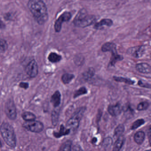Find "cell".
<instances>
[{
  "label": "cell",
  "instance_id": "1",
  "mask_svg": "<svg viewBox=\"0 0 151 151\" xmlns=\"http://www.w3.org/2000/svg\"><path fill=\"white\" fill-rule=\"evenodd\" d=\"M28 7L38 24H42L47 21L48 10L42 0H29Z\"/></svg>",
  "mask_w": 151,
  "mask_h": 151
},
{
  "label": "cell",
  "instance_id": "2",
  "mask_svg": "<svg viewBox=\"0 0 151 151\" xmlns=\"http://www.w3.org/2000/svg\"><path fill=\"white\" fill-rule=\"evenodd\" d=\"M0 132L5 143L11 148H15L17 139L13 127L9 123L3 122L0 127Z\"/></svg>",
  "mask_w": 151,
  "mask_h": 151
},
{
  "label": "cell",
  "instance_id": "3",
  "mask_svg": "<svg viewBox=\"0 0 151 151\" xmlns=\"http://www.w3.org/2000/svg\"><path fill=\"white\" fill-rule=\"evenodd\" d=\"M96 21V18L93 15H88L85 10L79 11L74 18L73 23L77 27H84L93 24Z\"/></svg>",
  "mask_w": 151,
  "mask_h": 151
},
{
  "label": "cell",
  "instance_id": "4",
  "mask_svg": "<svg viewBox=\"0 0 151 151\" xmlns=\"http://www.w3.org/2000/svg\"><path fill=\"white\" fill-rule=\"evenodd\" d=\"M86 111V108L82 107L75 111L73 116L68 120L66 123L67 129L70 131H74L79 127L80 121Z\"/></svg>",
  "mask_w": 151,
  "mask_h": 151
},
{
  "label": "cell",
  "instance_id": "5",
  "mask_svg": "<svg viewBox=\"0 0 151 151\" xmlns=\"http://www.w3.org/2000/svg\"><path fill=\"white\" fill-rule=\"evenodd\" d=\"M23 127L28 131L33 133H39L43 129V125L41 122L35 120L31 121L25 122Z\"/></svg>",
  "mask_w": 151,
  "mask_h": 151
},
{
  "label": "cell",
  "instance_id": "6",
  "mask_svg": "<svg viewBox=\"0 0 151 151\" xmlns=\"http://www.w3.org/2000/svg\"><path fill=\"white\" fill-rule=\"evenodd\" d=\"M4 111L7 117L10 119L14 120L17 118V111L13 101L9 100L5 104Z\"/></svg>",
  "mask_w": 151,
  "mask_h": 151
},
{
  "label": "cell",
  "instance_id": "7",
  "mask_svg": "<svg viewBox=\"0 0 151 151\" xmlns=\"http://www.w3.org/2000/svg\"><path fill=\"white\" fill-rule=\"evenodd\" d=\"M72 14L70 12H66L63 13L55 22V30L57 32H59L62 28V24L65 22H67L72 18Z\"/></svg>",
  "mask_w": 151,
  "mask_h": 151
},
{
  "label": "cell",
  "instance_id": "8",
  "mask_svg": "<svg viewBox=\"0 0 151 151\" xmlns=\"http://www.w3.org/2000/svg\"><path fill=\"white\" fill-rule=\"evenodd\" d=\"M25 71L30 77L32 78L35 77L38 73V66L37 63L35 60L31 61L26 67Z\"/></svg>",
  "mask_w": 151,
  "mask_h": 151
},
{
  "label": "cell",
  "instance_id": "9",
  "mask_svg": "<svg viewBox=\"0 0 151 151\" xmlns=\"http://www.w3.org/2000/svg\"><path fill=\"white\" fill-rule=\"evenodd\" d=\"M144 51V46H140L130 48L128 50L127 53L136 58H140L143 55Z\"/></svg>",
  "mask_w": 151,
  "mask_h": 151
},
{
  "label": "cell",
  "instance_id": "10",
  "mask_svg": "<svg viewBox=\"0 0 151 151\" xmlns=\"http://www.w3.org/2000/svg\"><path fill=\"white\" fill-rule=\"evenodd\" d=\"M122 108L121 105L119 104H117L115 105H110L108 106V111L111 116L115 117L118 116L121 113Z\"/></svg>",
  "mask_w": 151,
  "mask_h": 151
},
{
  "label": "cell",
  "instance_id": "11",
  "mask_svg": "<svg viewBox=\"0 0 151 151\" xmlns=\"http://www.w3.org/2000/svg\"><path fill=\"white\" fill-rule=\"evenodd\" d=\"M137 70L141 73L144 74L150 73L151 68L150 65L146 63H141L136 66Z\"/></svg>",
  "mask_w": 151,
  "mask_h": 151
},
{
  "label": "cell",
  "instance_id": "12",
  "mask_svg": "<svg viewBox=\"0 0 151 151\" xmlns=\"http://www.w3.org/2000/svg\"><path fill=\"white\" fill-rule=\"evenodd\" d=\"M113 24V22L110 19H103L100 22L96 23L94 26V28L99 30L103 28L104 26L111 27Z\"/></svg>",
  "mask_w": 151,
  "mask_h": 151
},
{
  "label": "cell",
  "instance_id": "13",
  "mask_svg": "<svg viewBox=\"0 0 151 151\" xmlns=\"http://www.w3.org/2000/svg\"><path fill=\"white\" fill-rule=\"evenodd\" d=\"M111 52V53L112 55L110 61V65L111 66H114L117 62L121 61L123 59V57L122 56L118 54L117 49L113 50Z\"/></svg>",
  "mask_w": 151,
  "mask_h": 151
},
{
  "label": "cell",
  "instance_id": "14",
  "mask_svg": "<svg viewBox=\"0 0 151 151\" xmlns=\"http://www.w3.org/2000/svg\"><path fill=\"white\" fill-rule=\"evenodd\" d=\"M61 102V94L59 91H57L52 95L51 98V102L55 107L59 105Z\"/></svg>",
  "mask_w": 151,
  "mask_h": 151
},
{
  "label": "cell",
  "instance_id": "15",
  "mask_svg": "<svg viewBox=\"0 0 151 151\" xmlns=\"http://www.w3.org/2000/svg\"><path fill=\"white\" fill-rule=\"evenodd\" d=\"M145 135L143 131H138L135 134L134 136V140L135 142L138 145H142L145 139Z\"/></svg>",
  "mask_w": 151,
  "mask_h": 151
},
{
  "label": "cell",
  "instance_id": "16",
  "mask_svg": "<svg viewBox=\"0 0 151 151\" xmlns=\"http://www.w3.org/2000/svg\"><path fill=\"white\" fill-rule=\"evenodd\" d=\"M124 137L122 135L119 137L113 145V151H120L124 144Z\"/></svg>",
  "mask_w": 151,
  "mask_h": 151
},
{
  "label": "cell",
  "instance_id": "17",
  "mask_svg": "<svg viewBox=\"0 0 151 151\" xmlns=\"http://www.w3.org/2000/svg\"><path fill=\"white\" fill-rule=\"evenodd\" d=\"M116 45L113 42H106L103 45L102 47V50L103 52H111L113 50L116 49Z\"/></svg>",
  "mask_w": 151,
  "mask_h": 151
},
{
  "label": "cell",
  "instance_id": "18",
  "mask_svg": "<svg viewBox=\"0 0 151 151\" xmlns=\"http://www.w3.org/2000/svg\"><path fill=\"white\" fill-rule=\"evenodd\" d=\"M72 145L71 141H66L60 146L58 151H72Z\"/></svg>",
  "mask_w": 151,
  "mask_h": 151
},
{
  "label": "cell",
  "instance_id": "19",
  "mask_svg": "<svg viewBox=\"0 0 151 151\" xmlns=\"http://www.w3.org/2000/svg\"><path fill=\"white\" fill-rule=\"evenodd\" d=\"M22 117L24 120L27 121H31L35 120L36 117L34 114L30 112H25L22 114Z\"/></svg>",
  "mask_w": 151,
  "mask_h": 151
},
{
  "label": "cell",
  "instance_id": "20",
  "mask_svg": "<svg viewBox=\"0 0 151 151\" xmlns=\"http://www.w3.org/2000/svg\"><path fill=\"white\" fill-rule=\"evenodd\" d=\"M49 61L52 63H56L59 62L62 59V57L56 53H51L48 57Z\"/></svg>",
  "mask_w": 151,
  "mask_h": 151
},
{
  "label": "cell",
  "instance_id": "21",
  "mask_svg": "<svg viewBox=\"0 0 151 151\" xmlns=\"http://www.w3.org/2000/svg\"><path fill=\"white\" fill-rule=\"evenodd\" d=\"M113 79L117 82H119L125 83L127 84H132L134 83V81L133 80H131L128 78H124L122 77H119V76H113Z\"/></svg>",
  "mask_w": 151,
  "mask_h": 151
},
{
  "label": "cell",
  "instance_id": "22",
  "mask_svg": "<svg viewBox=\"0 0 151 151\" xmlns=\"http://www.w3.org/2000/svg\"><path fill=\"white\" fill-rule=\"evenodd\" d=\"M95 70L94 68H89L87 71L83 73V76L86 80L91 79L95 75Z\"/></svg>",
  "mask_w": 151,
  "mask_h": 151
},
{
  "label": "cell",
  "instance_id": "23",
  "mask_svg": "<svg viewBox=\"0 0 151 151\" xmlns=\"http://www.w3.org/2000/svg\"><path fill=\"white\" fill-rule=\"evenodd\" d=\"M74 78L73 74L65 73L62 76V81L64 84H68Z\"/></svg>",
  "mask_w": 151,
  "mask_h": 151
},
{
  "label": "cell",
  "instance_id": "24",
  "mask_svg": "<svg viewBox=\"0 0 151 151\" xmlns=\"http://www.w3.org/2000/svg\"><path fill=\"white\" fill-rule=\"evenodd\" d=\"M124 131H125V127H124V125L122 124H119L116 128L114 130V135L116 137H119L122 135Z\"/></svg>",
  "mask_w": 151,
  "mask_h": 151
},
{
  "label": "cell",
  "instance_id": "25",
  "mask_svg": "<svg viewBox=\"0 0 151 151\" xmlns=\"http://www.w3.org/2000/svg\"><path fill=\"white\" fill-rule=\"evenodd\" d=\"M59 118V112L56 111H53L51 114V121H52V125L53 126H56L58 122Z\"/></svg>",
  "mask_w": 151,
  "mask_h": 151
},
{
  "label": "cell",
  "instance_id": "26",
  "mask_svg": "<svg viewBox=\"0 0 151 151\" xmlns=\"http://www.w3.org/2000/svg\"><path fill=\"white\" fill-rule=\"evenodd\" d=\"M87 88L85 87H81L75 91L74 95V98H76L79 96L87 94Z\"/></svg>",
  "mask_w": 151,
  "mask_h": 151
},
{
  "label": "cell",
  "instance_id": "27",
  "mask_svg": "<svg viewBox=\"0 0 151 151\" xmlns=\"http://www.w3.org/2000/svg\"><path fill=\"white\" fill-rule=\"evenodd\" d=\"M144 122H145L143 119H139L137 120L133 123V125L131 127V129L134 130V129H137L139 127L142 126V125H143Z\"/></svg>",
  "mask_w": 151,
  "mask_h": 151
},
{
  "label": "cell",
  "instance_id": "28",
  "mask_svg": "<svg viewBox=\"0 0 151 151\" xmlns=\"http://www.w3.org/2000/svg\"><path fill=\"white\" fill-rule=\"evenodd\" d=\"M150 106V104L149 102L144 101L142 103H140L139 104L137 105V110L138 111H142L146 110Z\"/></svg>",
  "mask_w": 151,
  "mask_h": 151
},
{
  "label": "cell",
  "instance_id": "29",
  "mask_svg": "<svg viewBox=\"0 0 151 151\" xmlns=\"http://www.w3.org/2000/svg\"><path fill=\"white\" fill-rule=\"evenodd\" d=\"M112 143V139L110 137H106L103 142V145L105 149H109L111 146Z\"/></svg>",
  "mask_w": 151,
  "mask_h": 151
},
{
  "label": "cell",
  "instance_id": "30",
  "mask_svg": "<svg viewBox=\"0 0 151 151\" xmlns=\"http://www.w3.org/2000/svg\"><path fill=\"white\" fill-rule=\"evenodd\" d=\"M8 48L7 42L4 40H0V52H4Z\"/></svg>",
  "mask_w": 151,
  "mask_h": 151
},
{
  "label": "cell",
  "instance_id": "31",
  "mask_svg": "<svg viewBox=\"0 0 151 151\" xmlns=\"http://www.w3.org/2000/svg\"><path fill=\"white\" fill-rule=\"evenodd\" d=\"M138 85H139L140 87H144V88H150V84L144 83L142 81H140L138 82Z\"/></svg>",
  "mask_w": 151,
  "mask_h": 151
},
{
  "label": "cell",
  "instance_id": "32",
  "mask_svg": "<svg viewBox=\"0 0 151 151\" xmlns=\"http://www.w3.org/2000/svg\"><path fill=\"white\" fill-rule=\"evenodd\" d=\"M72 151H84L82 150V148H81L80 145H76L74 146L73 148Z\"/></svg>",
  "mask_w": 151,
  "mask_h": 151
},
{
  "label": "cell",
  "instance_id": "33",
  "mask_svg": "<svg viewBox=\"0 0 151 151\" xmlns=\"http://www.w3.org/2000/svg\"><path fill=\"white\" fill-rule=\"evenodd\" d=\"M19 86L20 88L24 89H27L28 88V83H27L21 82L20 83Z\"/></svg>",
  "mask_w": 151,
  "mask_h": 151
},
{
  "label": "cell",
  "instance_id": "34",
  "mask_svg": "<svg viewBox=\"0 0 151 151\" xmlns=\"http://www.w3.org/2000/svg\"><path fill=\"white\" fill-rule=\"evenodd\" d=\"M4 27V24L0 20V28H3Z\"/></svg>",
  "mask_w": 151,
  "mask_h": 151
},
{
  "label": "cell",
  "instance_id": "35",
  "mask_svg": "<svg viewBox=\"0 0 151 151\" xmlns=\"http://www.w3.org/2000/svg\"><path fill=\"white\" fill-rule=\"evenodd\" d=\"M2 146V144L1 142V139H0V148H1Z\"/></svg>",
  "mask_w": 151,
  "mask_h": 151
},
{
  "label": "cell",
  "instance_id": "36",
  "mask_svg": "<svg viewBox=\"0 0 151 151\" xmlns=\"http://www.w3.org/2000/svg\"><path fill=\"white\" fill-rule=\"evenodd\" d=\"M150 151V150H147V151Z\"/></svg>",
  "mask_w": 151,
  "mask_h": 151
}]
</instances>
